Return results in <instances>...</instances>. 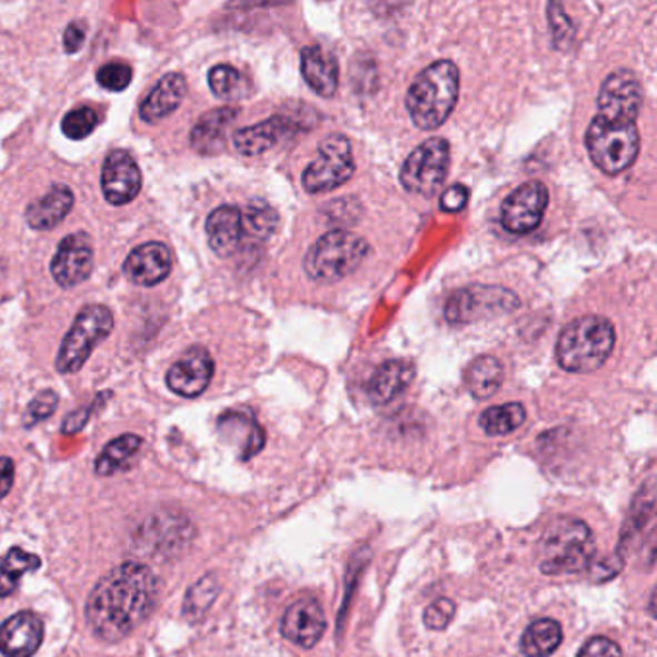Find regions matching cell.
<instances>
[{
    "label": "cell",
    "mask_w": 657,
    "mask_h": 657,
    "mask_svg": "<svg viewBox=\"0 0 657 657\" xmlns=\"http://www.w3.org/2000/svg\"><path fill=\"white\" fill-rule=\"evenodd\" d=\"M159 585L149 567L122 564L107 573L87 598L86 617L94 635L118 643L151 615Z\"/></svg>",
    "instance_id": "6da1fadb"
},
{
    "label": "cell",
    "mask_w": 657,
    "mask_h": 657,
    "mask_svg": "<svg viewBox=\"0 0 657 657\" xmlns=\"http://www.w3.org/2000/svg\"><path fill=\"white\" fill-rule=\"evenodd\" d=\"M459 99V70L451 60H438L419 73L407 91V110L419 130H436L448 120Z\"/></svg>",
    "instance_id": "7a4b0ae2"
},
{
    "label": "cell",
    "mask_w": 657,
    "mask_h": 657,
    "mask_svg": "<svg viewBox=\"0 0 657 657\" xmlns=\"http://www.w3.org/2000/svg\"><path fill=\"white\" fill-rule=\"evenodd\" d=\"M596 540L585 520L559 517L544 532L540 569L544 575H575L593 565Z\"/></svg>",
    "instance_id": "3957f363"
},
{
    "label": "cell",
    "mask_w": 657,
    "mask_h": 657,
    "mask_svg": "<svg viewBox=\"0 0 657 657\" xmlns=\"http://www.w3.org/2000/svg\"><path fill=\"white\" fill-rule=\"evenodd\" d=\"M615 347V328L607 318L573 320L557 341V362L569 372H594L604 367Z\"/></svg>",
    "instance_id": "277c9868"
},
{
    "label": "cell",
    "mask_w": 657,
    "mask_h": 657,
    "mask_svg": "<svg viewBox=\"0 0 657 657\" xmlns=\"http://www.w3.org/2000/svg\"><path fill=\"white\" fill-rule=\"evenodd\" d=\"M369 253L365 239L351 231L334 230L312 243L305 257V272L312 282H340L355 272Z\"/></svg>",
    "instance_id": "5b68a950"
},
{
    "label": "cell",
    "mask_w": 657,
    "mask_h": 657,
    "mask_svg": "<svg viewBox=\"0 0 657 657\" xmlns=\"http://www.w3.org/2000/svg\"><path fill=\"white\" fill-rule=\"evenodd\" d=\"M586 147L594 165L609 176L629 170L640 151L636 123L614 122L596 116L586 131Z\"/></svg>",
    "instance_id": "8992f818"
},
{
    "label": "cell",
    "mask_w": 657,
    "mask_h": 657,
    "mask_svg": "<svg viewBox=\"0 0 657 657\" xmlns=\"http://www.w3.org/2000/svg\"><path fill=\"white\" fill-rule=\"evenodd\" d=\"M115 328V317L104 305H86L66 334L57 355V370L73 375L83 369L94 347L109 338Z\"/></svg>",
    "instance_id": "52a82bcc"
},
{
    "label": "cell",
    "mask_w": 657,
    "mask_h": 657,
    "mask_svg": "<svg viewBox=\"0 0 657 657\" xmlns=\"http://www.w3.org/2000/svg\"><path fill=\"white\" fill-rule=\"evenodd\" d=\"M451 151L446 139L432 138L420 143L407 157L399 173L405 191L412 196H434L448 178Z\"/></svg>",
    "instance_id": "ba28073f"
},
{
    "label": "cell",
    "mask_w": 657,
    "mask_h": 657,
    "mask_svg": "<svg viewBox=\"0 0 657 657\" xmlns=\"http://www.w3.org/2000/svg\"><path fill=\"white\" fill-rule=\"evenodd\" d=\"M520 299L511 289L469 286L457 289L446 303V318L456 326L470 325L485 318L507 315L519 309Z\"/></svg>",
    "instance_id": "9c48e42d"
},
{
    "label": "cell",
    "mask_w": 657,
    "mask_h": 657,
    "mask_svg": "<svg viewBox=\"0 0 657 657\" xmlns=\"http://www.w3.org/2000/svg\"><path fill=\"white\" fill-rule=\"evenodd\" d=\"M354 172L351 143L346 136L336 133L318 145L317 159L305 168L301 181L309 193H328L344 186Z\"/></svg>",
    "instance_id": "30bf717a"
},
{
    "label": "cell",
    "mask_w": 657,
    "mask_h": 657,
    "mask_svg": "<svg viewBox=\"0 0 657 657\" xmlns=\"http://www.w3.org/2000/svg\"><path fill=\"white\" fill-rule=\"evenodd\" d=\"M643 109V86L635 73L619 70L601 86L598 94V116L614 122H633Z\"/></svg>",
    "instance_id": "8fae6325"
},
{
    "label": "cell",
    "mask_w": 657,
    "mask_h": 657,
    "mask_svg": "<svg viewBox=\"0 0 657 657\" xmlns=\"http://www.w3.org/2000/svg\"><path fill=\"white\" fill-rule=\"evenodd\" d=\"M548 188L542 181H528L515 189L501 207V226L509 233H528L542 222L548 209Z\"/></svg>",
    "instance_id": "7c38bea8"
},
{
    "label": "cell",
    "mask_w": 657,
    "mask_h": 657,
    "mask_svg": "<svg viewBox=\"0 0 657 657\" xmlns=\"http://www.w3.org/2000/svg\"><path fill=\"white\" fill-rule=\"evenodd\" d=\"M94 267L93 243L86 231L66 236L52 257L51 275L62 288L86 282Z\"/></svg>",
    "instance_id": "4fadbf2b"
},
{
    "label": "cell",
    "mask_w": 657,
    "mask_h": 657,
    "mask_svg": "<svg viewBox=\"0 0 657 657\" xmlns=\"http://www.w3.org/2000/svg\"><path fill=\"white\" fill-rule=\"evenodd\" d=\"M141 183L143 176L130 152L120 149L109 152L102 165L101 188L102 196L112 207L133 201L141 191Z\"/></svg>",
    "instance_id": "5bb4252c"
},
{
    "label": "cell",
    "mask_w": 657,
    "mask_h": 657,
    "mask_svg": "<svg viewBox=\"0 0 657 657\" xmlns=\"http://www.w3.org/2000/svg\"><path fill=\"white\" fill-rule=\"evenodd\" d=\"M215 361L205 347H189L167 372L168 388L181 398H197L209 388Z\"/></svg>",
    "instance_id": "9a60e30c"
},
{
    "label": "cell",
    "mask_w": 657,
    "mask_h": 657,
    "mask_svg": "<svg viewBox=\"0 0 657 657\" xmlns=\"http://www.w3.org/2000/svg\"><path fill=\"white\" fill-rule=\"evenodd\" d=\"M326 623L325 609L315 598H299L286 609L282 617V635L289 643L301 646L305 650L315 648L320 638L325 636Z\"/></svg>",
    "instance_id": "2e32d148"
},
{
    "label": "cell",
    "mask_w": 657,
    "mask_h": 657,
    "mask_svg": "<svg viewBox=\"0 0 657 657\" xmlns=\"http://www.w3.org/2000/svg\"><path fill=\"white\" fill-rule=\"evenodd\" d=\"M123 276L136 286L152 288L167 280L172 270V253L165 243L149 241L136 247L123 262Z\"/></svg>",
    "instance_id": "e0dca14e"
},
{
    "label": "cell",
    "mask_w": 657,
    "mask_h": 657,
    "mask_svg": "<svg viewBox=\"0 0 657 657\" xmlns=\"http://www.w3.org/2000/svg\"><path fill=\"white\" fill-rule=\"evenodd\" d=\"M297 123L286 116H272L262 122L241 128L233 133V147L243 157H259L262 152L275 149L276 145L296 136Z\"/></svg>",
    "instance_id": "ac0fdd59"
},
{
    "label": "cell",
    "mask_w": 657,
    "mask_h": 657,
    "mask_svg": "<svg viewBox=\"0 0 657 657\" xmlns=\"http://www.w3.org/2000/svg\"><path fill=\"white\" fill-rule=\"evenodd\" d=\"M44 627L31 611L16 614L0 627V651L7 657H31L43 643Z\"/></svg>",
    "instance_id": "d6986e66"
},
{
    "label": "cell",
    "mask_w": 657,
    "mask_h": 657,
    "mask_svg": "<svg viewBox=\"0 0 657 657\" xmlns=\"http://www.w3.org/2000/svg\"><path fill=\"white\" fill-rule=\"evenodd\" d=\"M72 207V189L54 183L43 197H39L26 209V222L37 231L52 230L70 215Z\"/></svg>",
    "instance_id": "ffe728a7"
},
{
    "label": "cell",
    "mask_w": 657,
    "mask_h": 657,
    "mask_svg": "<svg viewBox=\"0 0 657 657\" xmlns=\"http://www.w3.org/2000/svg\"><path fill=\"white\" fill-rule=\"evenodd\" d=\"M301 73H303L307 86L311 87L315 93L320 97H334L338 91L340 81V68L336 58L325 51L318 44L305 47L301 51Z\"/></svg>",
    "instance_id": "44dd1931"
},
{
    "label": "cell",
    "mask_w": 657,
    "mask_h": 657,
    "mask_svg": "<svg viewBox=\"0 0 657 657\" xmlns=\"http://www.w3.org/2000/svg\"><path fill=\"white\" fill-rule=\"evenodd\" d=\"M239 116V110L233 107H222V109H215L202 115L197 120L189 141L191 147L201 155H218L225 151L226 133L230 123Z\"/></svg>",
    "instance_id": "7402d4cb"
},
{
    "label": "cell",
    "mask_w": 657,
    "mask_h": 657,
    "mask_svg": "<svg viewBox=\"0 0 657 657\" xmlns=\"http://www.w3.org/2000/svg\"><path fill=\"white\" fill-rule=\"evenodd\" d=\"M188 93V83L181 73H168L155 86L139 107V116L147 123L160 122L180 107Z\"/></svg>",
    "instance_id": "603a6c76"
},
{
    "label": "cell",
    "mask_w": 657,
    "mask_h": 657,
    "mask_svg": "<svg viewBox=\"0 0 657 657\" xmlns=\"http://www.w3.org/2000/svg\"><path fill=\"white\" fill-rule=\"evenodd\" d=\"M207 239L209 246L218 257H230L238 251L243 239L241 226V210L238 207H218L207 218Z\"/></svg>",
    "instance_id": "cb8c5ba5"
},
{
    "label": "cell",
    "mask_w": 657,
    "mask_h": 657,
    "mask_svg": "<svg viewBox=\"0 0 657 657\" xmlns=\"http://www.w3.org/2000/svg\"><path fill=\"white\" fill-rule=\"evenodd\" d=\"M415 367L409 361H388L376 369L367 386V396L375 405H386L411 386Z\"/></svg>",
    "instance_id": "d4e9b609"
},
{
    "label": "cell",
    "mask_w": 657,
    "mask_h": 657,
    "mask_svg": "<svg viewBox=\"0 0 657 657\" xmlns=\"http://www.w3.org/2000/svg\"><path fill=\"white\" fill-rule=\"evenodd\" d=\"M501 382H504V367L491 355H480L475 361H470L465 370V386L472 398H491L499 390Z\"/></svg>",
    "instance_id": "484cf974"
},
{
    "label": "cell",
    "mask_w": 657,
    "mask_h": 657,
    "mask_svg": "<svg viewBox=\"0 0 657 657\" xmlns=\"http://www.w3.org/2000/svg\"><path fill=\"white\" fill-rule=\"evenodd\" d=\"M564 643V629L554 619L530 623L520 638V651L527 657H548Z\"/></svg>",
    "instance_id": "4316f807"
},
{
    "label": "cell",
    "mask_w": 657,
    "mask_h": 657,
    "mask_svg": "<svg viewBox=\"0 0 657 657\" xmlns=\"http://www.w3.org/2000/svg\"><path fill=\"white\" fill-rule=\"evenodd\" d=\"M41 567V559L23 551L22 548H12L7 556L0 559V598H7L14 593L26 573L37 571Z\"/></svg>",
    "instance_id": "83f0119b"
},
{
    "label": "cell",
    "mask_w": 657,
    "mask_h": 657,
    "mask_svg": "<svg viewBox=\"0 0 657 657\" xmlns=\"http://www.w3.org/2000/svg\"><path fill=\"white\" fill-rule=\"evenodd\" d=\"M141 448V438L136 434H123L116 440L110 441L107 448L102 449L101 456L94 461V472L99 477H110L118 470L126 467V462L138 454Z\"/></svg>",
    "instance_id": "f1b7e54d"
},
{
    "label": "cell",
    "mask_w": 657,
    "mask_h": 657,
    "mask_svg": "<svg viewBox=\"0 0 657 657\" xmlns=\"http://www.w3.org/2000/svg\"><path fill=\"white\" fill-rule=\"evenodd\" d=\"M241 226H243V238H251L253 241H267L280 226V217L275 207L265 201H251L246 210H241Z\"/></svg>",
    "instance_id": "f546056e"
},
{
    "label": "cell",
    "mask_w": 657,
    "mask_h": 657,
    "mask_svg": "<svg viewBox=\"0 0 657 657\" xmlns=\"http://www.w3.org/2000/svg\"><path fill=\"white\" fill-rule=\"evenodd\" d=\"M527 419V411L520 404L496 405L480 415V428L488 436H507L515 432Z\"/></svg>",
    "instance_id": "4dcf8cb0"
},
{
    "label": "cell",
    "mask_w": 657,
    "mask_h": 657,
    "mask_svg": "<svg viewBox=\"0 0 657 657\" xmlns=\"http://www.w3.org/2000/svg\"><path fill=\"white\" fill-rule=\"evenodd\" d=\"M218 593H220V585H218L217 575H205L199 578L196 585L186 593L183 615L188 617L189 621H199L217 600Z\"/></svg>",
    "instance_id": "1f68e13d"
},
{
    "label": "cell",
    "mask_w": 657,
    "mask_h": 657,
    "mask_svg": "<svg viewBox=\"0 0 657 657\" xmlns=\"http://www.w3.org/2000/svg\"><path fill=\"white\" fill-rule=\"evenodd\" d=\"M209 86L212 93L222 101H238L249 93V81L230 64H218L209 72Z\"/></svg>",
    "instance_id": "d6a6232c"
},
{
    "label": "cell",
    "mask_w": 657,
    "mask_h": 657,
    "mask_svg": "<svg viewBox=\"0 0 657 657\" xmlns=\"http://www.w3.org/2000/svg\"><path fill=\"white\" fill-rule=\"evenodd\" d=\"M99 123V116L93 109L89 107H78V109L70 110L62 120V133L66 138L80 141L93 133L94 128Z\"/></svg>",
    "instance_id": "836d02e7"
},
{
    "label": "cell",
    "mask_w": 657,
    "mask_h": 657,
    "mask_svg": "<svg viewBox=\"0 0 657 657\" xmlns=\"http://www.w3.org/2000/svg\"><path fill=\"white\" fill-rule=\"evenodd\" d=\"M131 76H133V72H131L130 64L120 62V60H115V62H107V64L99 68V72H97V81H99V86L104 87V89L115 91V93H120V91L130 87Z\"/></svg>",
    "instance_id": "e575fe53"
},
{
    "label": "cell",
    "mask_w": 657,
    "mask_h": 657,
    "mask_svg": "<svg viewBox=\"0 0 657 657\" xmlns=\"http://www.w3.org/2000/svg\"><path fill=\"white\" fill-rule=\"evenodd\" d=\"M57 394L52 390L41 391V394L31 399V404L28 405L26 415H23V425H26V428L36 427L39 422H43V420L52 417L54 411H57Z\"/></svg>",
    "instance_id": "d590c367"
},
{
    "label": "cell",
    "mask_w": 657,
    "mask_h": 657,
    "mask_svg": "<svg viewBox=\"0 0 657 657\" xmlns=\"http://www.w3.org/2000/svg\"><path fill=\"white\" fill-rule=\"evenodd\" d=\"M456 617V604L448 600V598H440V600L432 601L425 611V625L430 630L448 629L449 623L454 621Z\"/></svg>",
    "instance_id": "8d00e7d4"
},
{
    "label": "cell",
    "mask_w": 657,
    "mask_h": 657,
    "mask_svg": "<svg viewBox=\"0 0 657 657\" xmlns=\"http://www.w3.org/2000/svg\"><path fill=\"white\" fill-rule=\"evenodd\" d=\"M548 22L551 29H554V39L559 44V49H567L571 44L575 31H573L571 20L565 14L561 4H557V2L549 4Z\"/></svg>",
    "instance_id": "74e56055"
},
{
    "label": "cell",
    "mask_w": 657,
    "mask_h": 657,
    "mask_svg": "<svg viewBox=\"0 0 657 657\" xmlns=\"http://www.w3.org/2000/svg\"><path fill=\"white\" fill-rule=\"evenodd\" d=\"M578 657H625L623 656L619 644L609 640L606 636H596L590 638L578 651Z\"/></svg>",
    "instance_id": "f35d334b"
},
{
    "label": "cell",
    "mask_w": 657,
    "mask_h": 657,
    "mask_svg": "<svg viewBox=\"0 0 657 657\" xmlns=\"http://www.w3.org/2000/svg\"><path fill=\"white\" fill-rule=\"evenodd\" d=\"M467 201H469V189L461 186V183H457V186H451V188L444 191L440 199V209L444 212H459V210L465 209Z\"/></svg>",
    "instance_id": "ab89813d"
},
{
    "label": "cell",
    "mask_w": 657,
    "mask_h": 657,
    "mask_svg": "<svg viewBox=\"0 0 657 657\" xmlns=\"http://www.w3.org/2000/svg\"><path fill=\"white\" fill-rule=\"evenodd\" d=\"M112 394L110 391H102L101 396L97 398V404H91L87 409H81V411H76L66 419L64 425H62V432L64 434H76L80 432L81 428L86 427L87 420L89 417L93 415V409L97 405L102 404V399L110 398Z\"/></svg>",
    "instance_id": "60d3db41"
},
{
    "label": "cell",
    "mask_w": 657,
    "mask_h": 657,
    "mask_svg": "<svg viewBox=\"0 0 657 657\" xmlns=\"http://www.w3.org/2000/svg\"><path fill=\"white\" fill-rule=\"evenodd\" d=\"M87 26L83 22H72L66 28L62 44L68 54H76L86 43Z\"/></svg>",
    "instance_id": "b9f144b4"
},
{
    "label": "cell",
    "mask_w": 657,
    "mask_h": 657,
    "mask_svg": "<svg viewBox=\"0 0 657 657\" xmlns=\"http://www.w3.org/2000/svg\"><path fill=\"white\" fill-rule=\"evenodd\" d=\"M12 485H14V461L8 457H0V499L7 498Z\"/></svg>",
    "instance_id": "7bdbcfd3"
}]
</instances>
